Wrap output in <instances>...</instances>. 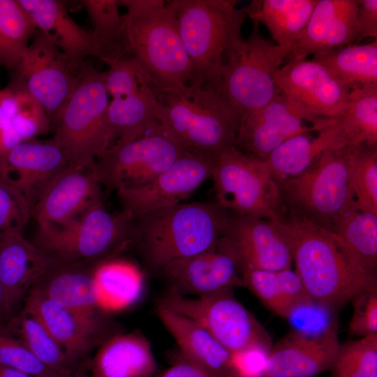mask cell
<instances>
[{"label": "cell", "mask_w": 377, "mask_h": 377, "mask_svg": "<svg viewBox=\"0 0 377 377\" xmlns=\"http://www.w3.org/2000/svg\"><path fill=\"white\" fill-rule=\"evenodd\" d=\"M272 223L289 249L306 293L315 302L336 309L362 292L377 290V283L353 265L335 234L290 212Z\"/></svg>", "instance_id": "obj_1"}, {"label": "cell", "mask_w": 377, "mask_h": 377, "mask_svg": "<svg viewBox=\"0 0 377 377\" xmlns=\"http://www.w3.org/2000/svg\"><path fill=\"white\" fill-rule=\"evenodd\" d=\"M127 54L139 65L157 94L187 85L191 66L183 45L174 1L119 0Z\"/></svg>", "instance_id": "obj_2"}, {"label": "cell", "mask_w": 377, "mask_h": 377, "mask_svg": "<svg viewBox=\"0 0 377 377\" xmlns=\"http://www.w3.org/2000/svg\"><path fill=\"white\" fill-rule=\"evenodd\" d=\"M180 37L191 66L188 84L218 91L222 75L242 50L247 16L234 0H173Z\"/></svg>", "instance_id": "obj_3"}, {"label": "cell", "mask_w": 377, "mask_h": 377, "mask_svg": "<svg viewBox=\"0 0 377 377\" xmlns=\"http://www.w3.org/2000/svg\"><path fill=\"white\" fill-rule=\"evenodd\" d=\"M228 211L216 201L181 202L133 220L134 246L147 267L168 264L216 248Z\"/></svg>", "instance_id": "obj_4"}, {"label": "cell", "mask_w": 377, "mask_h": 377, "mask_svg": "<svg viewBox=\"0 0 377 377\" xmlns=\"http://www.w3.org/2000/svg\"><path fill=\"white\" fill-rule=\"evenodd\" d=\"M158 99L157 121L183 149L216 158L235 146L242 116L219 91L187 84Z\"/></svg>", "instance_id": "obj_5"}, {"label": "cell", "mask_w": 377, "mask_h": 377, "mask_svg": "<svg viewBox=\"0 0 377 377\" xmlns=\"http://www.w3.org/2000/svg\"><path fill=\"white\" fill-rule=\"evenodd\" d=\"M355 147L325 151L302 173L276 182L288 212L334 233L356 209L350 184Z\"/></svg>", "instance_id": "obj_6"}, {"label": "cell", "mask_w": 377, "mask_h": 377, "mask_svg": "<svg viewBox=\"0 0 377 377\" xmlns=\"http://www.w3.org/2000/svg\"><path fill=\"white\" fill-rule=\"evenodd\" d=\"M108 96L104 71L85 61L72 93L52 125V140L61 148L70 167H90L110 147Z\"/></svg>", "instance_id": "obj_7"}, {"label": "cell", "mask_w": 377, "mask_h": 377, "mask_svg": "<svg viewBox=\"0 0 377 377\" xmlns=\"http://www.w3.org/2000/svg\"><path fill=\"white\" fill-rule=\"evenodd\" d=\"M32 242L59 260L102 262L133 245V220L110 212L101 197L64 226L38 227Z\"/></svg>", "instance_id": "obj_8"}, {"label": "cell", "mask_w": 377, "mask_h": 377, "mask_svg": "<svg viewBox=\"0 0 377 377\" xmlns=\"http://www.w3.org/2000/svg\"><path fill=\"white\" fill-rule=\"evenodd\" d=\"M211 178L215 201L228 212L272 221L285 219L288 213L263 161L235 146L216 157Z\"/></svg>", "instance_id": "obj_9"}, {"label": "cell", "mask_w": 377, "mask_h": 377, "mask_svg": "<svg viewBox=\"0 0 377 377\" xmlns=\"http://www.w3.org/2000/svg\"><path fill=\"white\" fill-rule=\"evenodd\" d=\"M251 20V32L242 50L226 68L218 89L242 117L261 108L281 94L274 75L288 56L263 36L258 20Z\"/></svg>", "instance_id": "obj_10"}, {"label": "cell", "mask_w": 377, "mask_h": 377, "mask_svg": "<svg viewBox=\"0 0 377 377\" xmlns=\"http://www.w3.org/2000/svg\"><path fill=\"white\" fill-rule=\"evenodd\" d=\"M158 303L198 323L231 354L272 346L267 332L232 291L194 297L168 290Z\"/></svg>", "instance_id": "obj_11"}, {"label": "cell", "mask_w": 377, "mask_h": 377, "mask_svg": "<svg viewBox=\"0 0 377 377\" xmlns=\"http://www.w3.org/2000/svg\"><path fill=\"white\" fill-rule=\"evenodd\" d=\"M184 150L157 121L142 137L110 147L93 168L100 184L108 188L138 187L168 169Z\"/></svg>", "instance_id": "obj_12"}, {"label": "cell", "mask_w": 377, "mask_h": 377, "mask_svg": "<svg viewBox=\"0 0 377 377\" xmlns=\"http://www.w3.org/2000/svg\"><path fill=\"white\" fill-rule=\"evenodd\" d=\"M104 74L112 97L108 110L111 147L145 135L158 121L159 102L156 91L130 55L111 64Z\"/></svg>", "instance_id": "obj_13"}, {"label": "cell", "mask_w": 377, "mask_h": 377, "mask_svg": "<svg viewBox=\"0 0 377 377\" xmlns=\"http://www.w3.org/2000/svg\"><path fill=\"white\" fill-rule=\"evenodd\" d=\"M80 67H74L52 39L39 31L10 71L8 85L34 98L46 112L52 126L75 87Z\"/></svg>", "instance_id": "obj_14"}, {"label": "cell", "mask_w": 377, "mask_h": 377, "mask_svg": "<svg viewBox=\"0 0 377 377\" xmlns=\"http://www.w3.org/2000/svg\"><path fill=\"white\" fill-rule=\"evenodd\" d=\"M274 82L288 101L312 117L317 132L334 123L349 105L350 89L313 59H291L276 71Z\"/></svg>", "instance_id": "obj_15"}, {"label": "cell", "mask_w": 377, "mask_h": 377, "mask_svg": "<svg viewBox=\"0 0 377 377\" xmlns=\"http://www.w3.org/2000/svg\"><path fill=\"white\" fill-rule=\"evenodd\" d=\"M22 309L36 318L75 364L117 332L103 311L85 312L61 306L32 288Z\"/></svg>", "instance_id": "obj_16"}, {"label": "cell", "mask_w": 377, "mask_h": 377, "mask_svg": "<svg viewBox=\"0 0 377 377\" xmlns=\"http://www.w3.org/2000/svg\"><path fill=\"white\" fill-rule=\"evenodd\" d=\"M216 159L184 150L168 169L148 183L117 189L121 212L132 220L145 213L182 202L212 177Z\"/></svg>", "instance_id": "obj_17"}, {"label": "cell", "mask_w": 377, "mask_h": 377, "mask_svg": "<svg viewBox=\"0 0 377 377\" xmlns=\"http://www.w3.org/2000/svg\"><path fill=\"white\" fill-rule=\"evenodd\" d=\"M217 247L235 259L239 270L278 271L290 269L293 263L289 249L272 221L230 212Z\"/></svg>", "instance_id": "obj_18"}, {"label": "cell", "mask_w": 377, "mask_h": 377, "mask_svg": "<svg viewBox=\"0 0 377 377\" xmlns=\"http://www.w3.org/2000/svg\"><path fill=\"white\" fill-rule=\"evenodd\" d=\"M312 117L282 94L261 108L241 118L235 147L263 160L293 136L317 130Z\"/></svg>", "instance_id": "obj_19"}, {"label": "cell", "mask_w": 377, "mask_h": 377, "mask_svg": "<svg viewBox=\"0 0 377 377\" xmlns=\"http://www.w3.org/2000/svg\"><path fill=\"white\" fill-rule=\"evenodd\" d=\"M161 272L168 291L187 297H205L243 286L235 259L217 246L175 260Z\"/></svg>", "instance_id": "obj_20"}, {"label": "cell", "mask_w": 377, "mask_h": 377, "mask_svg": "<svg viewBox=\"0 0 377 377\" xmlns=\"http://www.w3.org/2000/svg\"><path fill=\"white\" fill-rule=\"evenodd\" d=\"M101 197L93 165L68 167L45 188L31 209L38 228L59 227L75 219Z\"/></svg>", "instance_id": "obj_21"}, {"label": "cell", "mask_w": 377, "mask_h": 377, "mask_svg": "<svg viewBox=\"0 0 377 377\" xmlns=\"http://www.w3.org/2000/svg\"><path fill=\"white\" fill-rule=\"evenodd\" d=\"M57 260L23 233L0 236V281L12 318L20 311L37 281Z\"/></svg>", "instance_id": "obj_22"}, {"label": "cell", "mask_w": 377, "mask_h": 377, "mask_svg": "<svg viewBox=\"0 0 377 377\" xmlns=\"http://www.w3.org/2000/svg\"><path fill=\"white\" fill-rule=\"evenodd\" d=\"M68 167L64 152L56 142L34 138L10 151L4 179L23 193L32 209L45 188Z\"/></svg>", "instance_id": "obj_23"}, {"label": "cell", "mask_w": 377, "mask_h": 377, "mask_svg": "<svg viewBox=\"0 0 377 377\" xmlns=\"http://www.w3.org/2000/svg\"><path fill=\"white\" fill-rule=\"evenodd\" d=\"M340 346L337 329L320 338L291 332L272 346L264 374L269 377H315L330 369Z\"/></svg>", "instance_id": "obj_24"}, {"label": "cell", "mask_w": 377, "mask_h": 377, "mask_svg": "<svg viewBox=\"0 0 377 377\" xmlns=\"http://www.w3.org/2000/svg\"><path fill=\"white\" fill-rule=\"evenodd\" d=\"M38 30L48 35L71 64L79 68L89 57L107 56L91 31L81 27L57 0H18Z\"/></svg>", "instance_id": "obj_25"}, {"label": "cell", "mask_w": 377, "mask_h": 377, "mask_svg": "<svg viewBox=\"0 0 377 377\" xmlns=\"http://www.w3.org/2000/svg\"><path fill=\"white\" fill-rule=\"evenodd\" d=\"M358 0H318L292 59H306L356 40Z\"/></svg>", "instance_id": "obj_26"}, {"label": "cell", "mask_w": 377, "mask_h": 377, "mask_svg": "<svg viewBox=\"0 0 377 377\" xmlns=\"http://www.w3.org/2000/svg\"><path fill=\"white\" fill-rule=\"evenodd\" d=\"M156 313L177 342L181 355L215 377H234L232 354L195 321L157 303Z\"/></svg>", "instance_id": "obj_27"}, {"label": "cell", "mask_w": 377, "mask_h": 377, "mask_svg": "<svg viewBox=\"0 0 377 377\" xmlns=\"http://www.w3.org/2000/svg\"><path fill=\"white\" fill-rule=\"evenodd\" d=\"M99 263L57 260L33 288L61 306L85 312L103 311L94 279Z\"/></svg>", "instance_id": "obj_28"}, {"label": "cell", "mask_w": 377, "mask_h": 377, "mask_svg": "<svg viewBox=\"0 0 377 377\" xmlns=\"http://www.w3.org/2000/svg\"><path fill=\"white\" fill-rule=\"evenodd\" d=\"M90 377H153L158 367L150 343L139 332H117L98 348Z\"/></svg>", "instance_id": "obj_29"}, {"label": "cell", "mask_w": 377, "mask_h": 377, "mask_svg": "<svg viewBox=\"0 0 377 377\" xmlns=\"http://www.w3.org/2000/svg\"><path fill=\"white\" fill-rule=\"evenodd\" d=\"M318 1H252L244 8L248 17L263 23L276 45L289 55L299 41Z\"/></svg>", "instance_id": "obj_30"}, {"label": "cell", "mask_w": 377, "mask_h": 377, "mask_svg": "<svg viewBox=\"0 0 377 377\" xmlns=\"http://www.w3.org/2000/svg\"><path fill=\"white\" fill-rule=\"evenodd\" d=\"M334 123L318 131L316 137L310 133L293 136L263 159L274 181L295 177L309 168L325 151L336 150Z\"/></svg>", "instance_id": "obj_31"}, {"label": "cell", "mask_w": 377, "mask_h": 377, "mask_svg": "<svg viewBox=\"0 0 377 377\" xmlns=\"http://www.w3.org/2000/svg\"><path fill=\"white\" fill-rule=\"evenodd\" d=\"M239 272L243 286L283 318L295 306L311 299L300 276L291 269L272 271L244 267Z\"/></svg>", "instance_id": "obj_32"}, {"label": "cell", "mask_w": 377, "mask_h": 377, "mask_svg": "<svg viewBox=\"0 0 377 377\" xmlns=\"http://www.w3.org/2000/svg\"><path fill=\"white\" fill-rule=\"evenodd\" d=\"M334 234L355 267L377 283V214L355 209L341 219Z\"/></svg>", "instance_id": "obj_33"}, {"label": "cell", "mask_w": 377, "mask_h": 377, "mask_svg": "<svg viewBox=\"0 0 377 377\" xmlns=\"http://www.w3.org/2000/svg\"><path fill=\"white\" fill-rule=\"evenodd\" d=\"M335 126L337 149L377 145V84L350 89L348 107Z\"/></svg>", "instance_id": "obj_34"}, {"label": "cell", "mask_w": 377, "mask_h": 377, "mask_svg": "<svg viewBox=\"0 0 377 377\" xmlns=\"http://www.w3.org/2000/svg\"><path fill=\"white\" fill-rule=\"evenodd\" d=\"M100 305L105 313L127 308L138 301L144 289L142 272L133 263L111 258L94 270Z\"/></svg>", "instance_id": "obj_35"}, {"label": "cell", "mask_w": 377, "mask_h": 377, "mask_svg": "<svg viewBox=\"0 0 377 377\" xmlns=\"http://www.w3.org/2000/svg\"><path fill=\"white\" fill-rule=\"evenodd\" d=\"M5 327L49 369L66 376L83 373V367L73 362L40 321L25 310L22 309Z\"/></svg>", "instance_id": "obj_36"}, {"label": "cell", "mask_w": 377, "mask_h": 377, "mask_svg": "<svg viewBox=\"0 0 377 377\" xmlns=\"http://www.w3.org/2000/svg\"><path fill=\"white\" fill-rule=\"evenodd\" d=\"M312 59L349 89L377 84V40L364 45L348 44L315 55Z\"/></svg>", "instance_id": "obj_37"}, {"label": "cell", "mask_w": 377, "mask_h": 377, "mask_svg": "<svg viewBox=\"0 0 377 377\" xmlns=\"http://www.w3.org/2000/svg\"><path fill=\"white\" fill-rule=\"evenodd\" d=\"M36 29L18 0H0V66L11 71L17 66Z\"/></svg>", "instance_id": "obj_38"}, {"label": "cell", "mask_w": 377, "mask_h": 377, "mask_svg": "<svg viewBox=\"0 0 377 377\" xmlns=\"http://www.w3.org/2000/svg\"><path fill=\"white\" fill-rule=\"evenodd\" d=\"M82 3L91 24V31L105 52L108 66L127 54L119 0H84Z\"/></svg>", "instance_id": "obj_39"}, {"label": "cell", "mask_w": 377, "mask_h": 377, "mask_svg": "<svg viewBox=\"0 0 377 377\" xmlns=\"http://www.w3.org/2000/svg\"><path fill=\"white\" fill-rule=\"evenodd\" d=\"M350 184L356 209L377 214V145L355 148Z\"/></svg>", "instance_id": "obj_40"}, {"label": "cell", "mask_w": 377, "mask_h": 377, "mask_svg": "<svg viewBox=\"0 0 377 377\" xmlns=\"http://www.w3.org/2000/svg\"><path fill=\"white\" fill-rule=\"evenodd\" d=\"M21 90L8 84L0 88V178L5 179L10 151L27 139L25 121L20 111Z\"/></svg>", "instance_id": "obj_41"}, {"label": "cell", "mask_w": 377, "mask_h": 377, "mask_svg": "<svg viewBox=\"0 0 377 377\" xmlns=\"http://www.w3.org/2000/svg\"><path fill=\"white\" fill-rule=\"evenodd\" d=\"M332 377H377V334L340 346Z\"/></svg>", "instance_id": "obj_42"}, {"label": "cell", "mask_w": 377, "mask_h": 377, "mask_svg": "<svg viewBox=\"0 0 377 377\" xmlns=\"http://www.w3.org/2000/svg\"><path fill=\"white\" fill-rule=\"evenodd\" d=\"M335 309L310 299L295 306L288 315L292 332L309 338H320L337 329Z\"/></svg>", "instance_id": "obj_43"}, {"label": "cell", "mask_w": 377, "mask_h": 377, "mask_svg": "<svg viewBox=\"0 0 377 377\" xmlns=\"http://www.w3.org/2000/svg\"><path fill=\"white\" fill-rule=\"evenodd\" d=\"M31 217V206L23 193L0 178V236L20 232Z\"/></svg>", "instance_id": "obj_44"}, {"label": "cell", "mask_w": 377, "mask_h": 377, "mask_svg": "<svg viewBox=\"0 0 377 377\" xmlns=\"http://www.w3.org/2000/svg\"><path fill=\"white\" fill-rule=\"evenodd\" d=\"M0 364L17 369L32 377H39L53 371L40 362L22 341L10 334L5 327H0Z\"/></svg>", "instance_id": "obj_45"}, {"label": "cell", "mask_w": 377, "mask_h": 377, "mask_svg": "<svg viewBox=\"0 0 377 377\" xmlns=\"http://www.w3.org/2000/svg\"><path fill=\"white\" fill-rule=\"evenodd\" d=\"M350 301L353 306L350 333L362 337L377 334V290L362 292Z\"/></svg>", "instance_id": "obj_46"}, {"label": "cell", "mask_w": 377, "mask_h": 377, "mask_svg": "<svg viewBox=\"0 0 377 377\" xmlns=\"http://www.w3.org/2000/svg\"><path fill=\"white\" fill-rule=\"evenodd\" d=\"M269 350L263 347H251L232 354L234 368L237 375L253 377L264 374Z\"/></svg>", "instance_id": "obj_47"}, {"label": "cell", "mask_w": 377, "mask_h": 377, "mask_svg": "<svg viewBox=\"0 0 377 377\" xmlns=\"http://www.w3.org/2000/svg\"><path fill=\"white\" fill-rule=\"evenodd\" d=\"M355 27L357 43L368 37L377 40V0H358Z\"/></svg>", "instance_id": "obj_48"}, {"label": "cell", "mask_w": 377, "mask_h": 377, "mask_svg": "<svg viewBox=\"0 0 377 377\" xmlns=\"http://www.w3.org/2000/svg\"><path fill=\"white\" fill-rule=\"evenodd\" d=\"M156 377H215L198 364L183 356Z\"/></svg>", "instance_id": "obj_49"}, {"label": "cell", "mask_w": 377, "mask_h": 377, "mask_svg": "<svg viewBox=\"0 0 377 377\" xmlns=\"http://www.w3.org/2000/svg\"><path fill=\"white\" fill-rule=\"evenodd\" d=\"M11 319L12 317L8 312L3 289L0 281V327H5Z\"/></svg>", "instance_id": "obj_50"}, {"label": "cell", "mask_w": 377, "mask_h": 377, "mask_svg": "<svg viewBox=\"0 0 377 377\" xmlns=\"http://www.w3.org/2000/svg\"><path fill=\"white\" fill-rule=\"evenodd\" d=\"M0 377H32L17 369L0 364Z\"/></svg>", "instance_id": "obj_51"}, {"label": "cell", "mask_w": 377, "mask_h": 377, "mask_svg": "<svg viewBox=\"0 0 377 377\" xmlns=\"http://www.w3.org/2000/svg\"><path fill=\"white\" fill-rule=\"evenodd\" d=\"M83 373H81L73 376H66L52 371L39 377H83Z\"/></svg>", "instance_id": "obj_52"}, {"label": "cell", "mask_w": 377, "mask_h": 377, "mask_svg": "<svg viewBox=\"0 0 377 377\" xmlns=\"http://www.w3.org/2000/svg\"><path fill=\"white\" fill-rule=\"evenodd\" d=\"M234 377H244V376H239V375H236ZM253 377H269L265 374H263V375H260V376H253Z\"/></svg>", "instance_id": "obj_53"}]
</instances>
